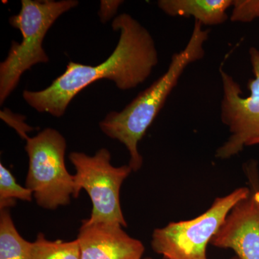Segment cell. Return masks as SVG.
Listing matches in <instances>:
<instances>
[{
  "label": "cell",
  "instance_id": "obj_1",
  "mask_svg": "<svg viewBox=\"0 0 259 259\" xmlns=\"http://www.w3.org/2000/svg\"><path fill=\"white\" fill-rule=\"evenodd\" d=\"M120 31L117 47L110 57L97 66L69 62L64 74L40 91L25 90V101L40 113L56 117L64 115L76 95L97 80L109 79L120 90L137 88L149 77L158 63L153 37L131 15H117L112 23Z\"/></svg>",
  "mask_w": 259,
  "mask_h": 259
},
{
  "label": "cell",
  "instance_id": "obj_2",
  "mask_svg": "<svg viewBox=\"0 0 259 259\" xmlns=\"http://www.w3.org/2000/svg\"><path fill=\"white\" fill-rule=\"evenodd\" d=\"M200 22L194 21L190 40L183 50L172 56L166 72L141 92L122 111L110 112L99 124L107 136L125 145L130 155L128 165L133 171H139L144 163V158L138 149L139 143L187 66L205 56L204 45L208 39L209 30H204Z\"/></svg>",
  "mask_w": 259,
  "mask_h": 259
},
{
  "label": "cell",
  "instance_id": "obj_3",
  "mask_svg": "<svg viewBox=\"0 0 259 259\" xmlns=\"http://www.w3.org/2000/svg\"><path fill=\"white\" fill-rule=\"evenodd\" d=\"M79 5L76 0H22L18 14L10 18V25L21 32L22 41L13 42L6 59L0 64V104L16 89L24 72L32 66L48 63L42 47L49 29L61 15Z\"/></svg>",
  "mask_w": 259,
  "mask_h": 259
},
{
  "label": "cell",
  "instance_id": "obj_4",
  "mask_svg": "<svg viewBox=\"0 0 259 259\" xmlns=\"http://www.w3.org/2000/svg\"><path fill=\"white\" fill-rule=\"evenodd\" d=\"M29 168L25 187L32 191L37 205L56 209L69 204L74 197V175L65 165L66 141L55 129L47 128L25 139Z\"/></svg>",
  "mask_w": 259,
  "mask_h": 259
},
{
  "label": "cell",
  "instance_id": "obj_5",
  "mask_svg": "<svg viewBox=\"0 0 259 259\" xmlns=\"http://www.w3.org/2000/svg\"><path fill=\"white\" fill-rule=\"evenodd\" d=\"M249 193V187H239L214 199L208 209L194 219L156 228L152 234V249L164 259H208L207 245L231 209Z\"/></svg>",
  "mask_w": 259,
  "mask_h": 259
},
{
  "label": "cell",
  "instance_id": "obj_6",
  "mask_svg": "<svg viewBox=\"0 0 259 259\" xmlns=\"http://www.w3.org/2000/svg\"><path fill=\"white\" fill-rule=\"evenodd\" d=\"M69 158L76 168L74 198H77L80 192L84 190L93 203V210L87 222L127 227L121 209L120 192L121 186L133 171L132 168L128 164L112 166L111 154L106 148L99 150L93 156L72 152Z\"/></svg>",
  "mask_w": 259,
  "mask_h": 259
},
{
  "label": "cell",
  "instance_id": "obj_7",
  "mask_svg": "<svg viewBox=\"0 0 259 259\" xmlns=\"http://www.w3.org/2000/svg\"><path fill=\"white\" fill-rule=\"evenodd\" d=\"M250 64L254 78L248 82L249 96L243 97L239 83L220 67L223 86L221 119L229 130L230 137L218 148L215 157L228 159L243 151L245 146L259 139V50L249 49Z\"/></svg>",
  "mask_w": 259,
  "mask_h": 259
},
{
  "label": "cell",
  "instance_id": "obj_8",
  "mask_svg": "<svg viewBox=\"0 0 259 259\" xmlns=\"http://www.w3.org/2000/svg\"><path fill=\"white\" fill-rule=\"evenodd\" d=\"M245 167L249 180V195L231 209L210 244L233 250L240 259H259L258 168L254 161Z\"/></svg>",
  "mask_w": 259,
  "mask_h": 259
},
{
  "label": "cell",
  "instance_id": "obj_9",
  "mask_svg": "<svg viewBox=\"0 0 259 259\" xmlns=\"http://www.w3.org/2000/svg\"><path fill=\"white\" fill-rule=\"evenodd\" d=\"M77 241L81 259H143L142 242L130 236L120 225L83 221Z\"/></svg>",
  "mask_w": 259,
  "mask_h": 259
},
{
  "label": "cell",
  "instance_id": "obj_10",
  "mask_svg": "<svg viewBox=\"0 0 259 259\" xmlns=\"http://www.w3.org/2000/svg\"><path fill=\"white\" fill-rule=\"evenodd\" d=\"M233 3V0H159L157 4L169 16L193 17L203 25L214 26L227 21V10Z\"/></svg>",
  "mask_w": 259,
  "mask_h": 259
},
{
  "label": "cell",
  "instance_id": "obj_11",
  "mask_svg": "<svg viewBox=\"0 0 259 259\" xmlns=\"http://www.w3.org/2000/svg\"><path fill=\"white\" fill-rule=\"evenodd\" d=\"M32 242L18 233L10 209H0V259H31Z\"/></svg>",
  "mask_w": 259,
  "mask_h": 259
},
{
  "label": "cell",
  "instance_id": "obj_12",
  "mask_svg": "<svg viewBox=\"0 0 259 259\" xmlns=\"http://www.w3.org/2000/svg\"><path fill=\"white\" fill-rule=\"evenodd\" d=\"M31 259H81L77 240L50 241L39 233L32 242Z\"/></svg>",
  "mask_w": 259,
  "mask_h": 259
},
{
  "label": "cell",
  "instance_id": "obj_13",
  "mask_svg": "<svg viewBox=\"0 0 259 259\" xmlns=\"http://www.w3.org/2000/svg\"><path fill=\"white\" fill-rule=\"evenodd\" d=\"M33 193L19 185L10 169L0 163V209L13 207L17 199L30 202Z\"/></svg>",
  "mask_w": 259,
  "mask_h": 259
},
{
  "label": "cell",
  "instance_id": "obj_14",
  "mask_svg": "<svg viewBox=\"0 0 259 259\" xmlns=\"http://www.w3.org/2000/svg\"><path fill=\"white\" fill-rule=\"evenodd\" d=\"M230 20L234 23H250L259 18V0H233Z\"/></svg>",
  "mask_w": 259,
  "mask_h": 259
},
{
  "label": "cell",
  "instance_id": "obj_15",
  "mask_svg": "<svg viewBox=\"0 0 259 259\" xmlns=\"http://www.w3.org/2000/svg\"><path fill=\"white\" fill-rule=\"evenodd\" d=\"M123 3V1L120 0H113V1H109V0H102L100 2V8L99 10V17L100 18V21L105 23L109 21L112 17L115 16L118 10L119 7Z\"/></svg>",
  "mask_w": 259,
  "mask_h": 259
},
{
  "label": "cell",
  "instance_id": "obj_16",
  "mask_svg": "<svg viewBox=\"0 0 259 259\" xmlns=\"http://www.w3.org/2000/svg\"><path fill=\"white\" fill-rule=\"evenodd\" d=\"M254 143L255 145L259 144V139L255 140Z\"/></svg>",
  "mask_w": 259,
  "mask_h": 259
},
{
  "label": "cell",
  "instance_id": "obj_17",
  "mask_svg": "<svg viewBox=\"0 0 259 259\" xmlns=\"http://www.w3.org/2000/svg\"><path fill=\"white\" fill-rule=\"evenodd\" d=\"M229 259H240L238 258V257H237L236 255H235V256L231 257V258Z\"/></svg>",
  "mask_w": 259,
  "mask_h": 259
},
{
  "label": "cell",
  "instance_id": "obj_18",
  "mask_svg": "<svg viewBox=\"0 0 259 259\" xmlns=\"http://www.w3.org/2000/svg\"><path fill=\"white\" fill-rule=\"evenodd\" d=\"M145 259H151V258H145Z\"/></svg>",
  "mask_w": 259,
  "mask_h": 259
}]
</instances>
